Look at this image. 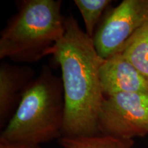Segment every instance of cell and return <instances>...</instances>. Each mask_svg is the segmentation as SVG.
I'll list each match as a JSON object with an SVG mask.
<instances>
[{"mask_svg":"<svg viewBox=\"0 0 148 148\" xmlns=\"http://www.w3.org/2000/svg\"><path fill=\"white\" fill-rule=\"evenodd\" d=\"M64 116L61 77L44 65L24 92L0 135V141L40 145L62 136Z\"/></svg>","mask_w":148,"mask_h":148,"instance_id":"cell-2","label":"cell"},{"mask_svg":"<svg viewBox=\"0 0 148 148\" xmlns=\"http://www.w3.org/2000/svg\"><path fill=\"white\" fill-rule=\"evenodd\" d=\"M148 24V0H123L106 12L92 40L98 54L106 59L120 52L127 40Z\"/></svg>","mask_w":148,"mask_h":148,"instance_id":"cell-5","label":"cell"},{"mask_svg":"<svg viewBox=\"0 0 148 148\" xmlns=\"http://www.w3.org/2000/svg\"><path fill=\"white\" fill-rule=\"evenodd\" d=\"M60 0L16 1L17 12L0 34V59L34 63L49 55L65 32Z\"/></svg>","mask_w":148,"mask_h":148,"instance_id":"cell-3","label":"cell"},{"mask_svg":"<svg viewBox=\"0 0 148 148\" xmlns=\"http://www.w3.org/2000/svg\"><path fill=\"white\" fill-rule=\"evenodd\" d=\"M0 148H42L40 145L0 141Z\"/></svg>","mask_w":148,"mask_h":148,"instance_id":"cell-11","label":"cell"},{"mask_svg":"<svg viewBox=\"0 0 148 148\" xmlns=\"http://www.w3.org/2000/svg\"><path fill=\"white\" fill-rule=\"evenodd\" d=\"M112 3L110 0H75L82 16L85 26V32L90 38H93L96 29L100 23L103 12Z\"/></svg>","mask_w":148,"mask_h":148,"instance_id":"cell-10","label":"cell"},{"mask_svg":"<svg viewBox=\"0 0 148 148\" xmlns=\"http://www.w3.org/2000/svg\"><path fill=\"white\" fill-rule=\"evenodd\" d=\"M120 52L148 80V24L135 32Z\"/></svg>","mask_w":148,"mask_h":148,"instance_id":"cell-8","label":"cell"},{"mask_svg":"<svg viewBox=\"0 0 148 148\" xmlns=\"http://www.w3.org/2000/svg\"><path fill=\"white\" fill-rule=\"evenodd\" d=\"M35 77L32 68L7 62L0 64V125L4 128Z\"/></svg>","mask_w":148,"mask_h":148,"instance_id":"cell-7","label":"cell"},{"mask_svg":"<svg viewBox=\"0 0 148 148\" xmlns=\"http://www.w3.org/2000/svg\"><path fill=\"white\" fill-rule=\"evenodd\" d=\"M98 120L101 134L126 140L148 136V95L120 92L105 97Z\"/></svg>","mask_w":148,"mask_h":148,"instance_id":"cell-4","label":"cell"},{"mask_svg":"<svg viewBox=\"0 0 148 148\" xmlns=\"http://www.w3.org/2000/svg\"><path fill=\"white\" fill-rule=\"evenodd\" d=\"M99 75L104 97L120 92H140L148 95V80L121 52L103 60Z\"/></svg>","mask_w":148,"mask_h":148,"instance_id":"cell-6","label":"cell"},{"mask_svg":"<svg viewBox=\"0 0 148 148\" xmlns=\"http://www.w3.org/2000/svg\"><path fill=\"white\" fill-rule=\"evenodd\" d=\"M62 148H132L134 140L121 139L99 134L82 137H61Z\"/></svg>","mask_w":148,"mask_h":148,"instance_id":"cell-9","label":"cell"},{"mask_svg":"<svg viewBox=\"0 0 148 148\" xmlns=\"http://www.w3.org/2000/svg\"><path fill=\"white\" fill-rule=\"evenodd\" d=\"M64 25L63 37L49 53L61 70L64 99L62 137L99 135L98 116L105 98L99 71L104 59L73 16L65 17Z\"/></svg>","mask_w":148,"mask_h":148,"instance_id":"cell-1","label":"cell"}]
</instances>
